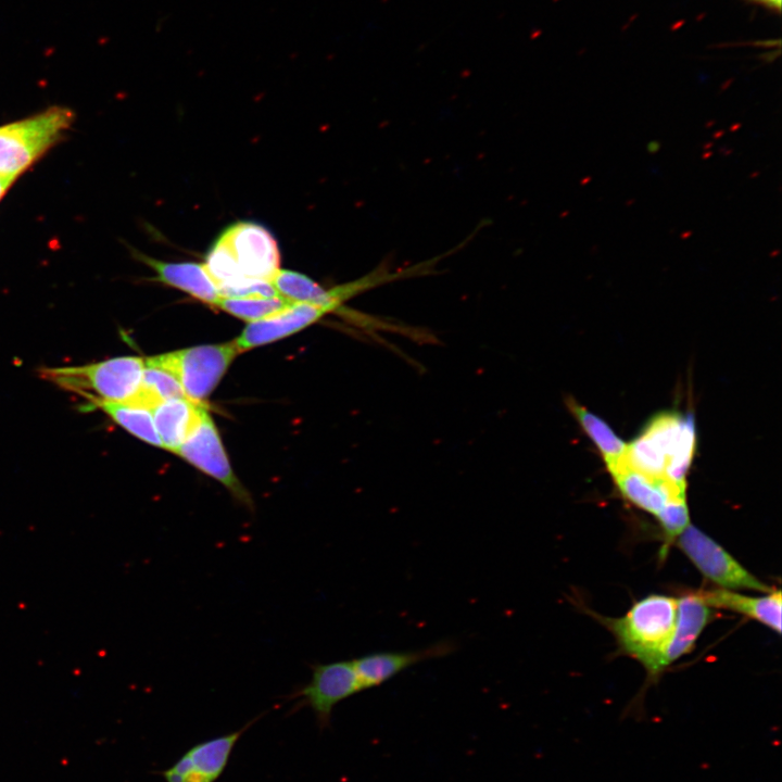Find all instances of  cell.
<instances>
[{"instance_id": "obj_1", "label": "cell", "mask_w": 782, "mask_h": 782, "mask_svg": "<svg viewBox=\"0 0 782 782\" xmlns=\"http://www.w3.org/2000/svg\"><path fill=\"white\" fill-rule=\"evenodd\" d=\"M695 451L692 415L664 413L654 417L640 436L627 445L622 462L643 474L665 478L680 485Z\"/></svg>"}, {"instance_id": "obj_2", "label": "cell", "mask_w": 782, "mask_h": 782, "mask_svg": "<svg viewBox=\"0 0 782 782\" xmlns=\"http://www.w3.org/2000/svg\"><path fill=\"white\" fill-rule=\"evenodd\" d=\"M678 600L649 595L638 601L618 619H606L621 648L639 660L651 674L663 669L664 653L672 638Z\"/></svg>"}, {"instance_id": "obj_3", "label": "cell", "mask_w": 782, "mask_h": 782, "mask_svg": "<svg viewBox=\"0 0 782 782\" xmlns=\"http://www.w3.org/2000/svg\"><path fill=\"white\" fill-rule=\"evenodd\" d=\"M144 358L118 356L87 365L43 367L39 376L88 402L87 407L102 402L124 403L140 386Z\"/></svg>"}, {"instance_id": "obj_4", "label": "cell", "mask_w": 782, "mask_h": 782, "mask_svg": "<svg viewBox=\"0 0 782 782\" xmlns=\"http://www.w3.org/2000/svg\"><path fill=\"white\" fill-rule=\"evenodd\" d=\"M68 108L48 110L0 126V176L14 180L54 146L74 122Z\"/></svg>"}, {"instance_id": "obj_5", "label": "cell", "mask_w": 782, "mask_h": 782, "mask_svg": "<svg viewBox=\"0 0 782 782\" xmlns=\"http://www.w3.org/2000/svg\"><path fill=\"white\" fill-rule=\"evenodd\" d=\"M239 353L234 340L173 351L144 361L172 374L188 399L203 402Z\"/></svg>"}, {"instance_id": "obj_6", "label": "cell", "mask_w": 782, "mask_h": 782, "mask_svg": "<svg viewBox=\"0 0 782 782\" xmlns=\"http://www.w3.org/2000/svg\"><path fill=\"white\" fill-rule=\"evenodd\" d=\"M214 244L228 255L240 275L247 279L270 282L280 269L278 243L269 230L260 224L235 223L225 228Z\"/></svg>"}, {"instance_id": "obj_7", "label": "cell", "mask_w": 782, "mask_h": 782, "mask_svg": "<svg viewBox=\"0 0 782 782\" xmlns=\"http://www.w3.org/2000/svg\"><path fill=\"white\" fill-rule=\"evenodd\" d=\"M176 454L220 482L247 509H254L251 494L235 475L207 409Z\"/></svg>"}, {"instance_id": "obj_8", "label": "cell", "mask_w": 782, "mask_h": 782, "mask_svg": "<svg viewBox=\"0 0 782 782\" xmlns=\"http://www.w3.org/2000/svg\"><path fill=\"white\" fill-rule=\"evenodd\" d=\"M678 544L697 569L712 582L723 588L769 592L768 585L696 527L689 525L678 535Z\"/></svg>"}, {"instance_id": "obj_9", "label": "cell", "mask_w": 782, "mask_h": 782, "mask_svg": "<svg viewBox=\"0 0 782 782\" xmlns=\"http://www.w3.org/2000/svg\"><path fill=\"white\" fill-rule=\"evenodd\" d=\"M312 678L291 697L300 698V705L308 706L320 726L329 723L337 704L363 691L353 660H340L311 666Z\"/></svg>"}, {"instance_id": "obj_10", "label": "cell", "mask_w": 782, "mask_h": 782, "mask_svg": "<svg viewBox=\"0 0 782 782\" xmlns=\"http://www.w3.org/2000/svg\"><path fill=\"white\" fill-rule=\"evenodd\" d=\"M456 649L454 640L443 639L418 649L374 652L352 660L363 690H367L381 685L416 664L445 657Z\"/></svg>"}, {"instance_id": "obj_11", "label": "cell", "mask_w": 782, "mask_h": 782, "mask_svg": "<svg viewBox=\"0 0 782 782\" xmlns=\"http://www.w3.org/2000/svg\"><path fill=\"white\" fill-rule=\"evenodd\" d=\"M242 732L243 729L191 747L164 772L166 782H214Z\"/></svg>"}, {"instance_id": "obj_12", "label": "cell", "mask_w": 782, "mask_h": 782, "mask_svg": "<svg viewBox=\"0 0 782 782\" xmlns=\"http://www.w3.org/2000/svg\"><path fill=\"white\" fill-rule=\"evenodd\" d=\"M330 314L326 307L308 303H291L285 310L251 321L235 340L239 352L289 337Z\"/></svg>"}, {"instance_id": "obj_13", "label": "cell", "mask_w": 782, "mask_h": 782, "mask_svg": "<svg viewBox=\"0 0 782 782\" xmlns=\"http://www.w3.org/2000/svg\"><path fill=\"white\" fill-rule=\"evenodd\" d=\"M618 490L638 507L657 516L672 500L685 499V487L653 477L627 466L622 461L608 468Z\"/></svg>"}, {"instance_id": "obj_14", "label": "cell", "mask_w": 782, "mask_h": 782, "mask_svg": "<svg viewBox=\"0 0 782 782\" xmlns=\"http://www.w3.org/2000/svg\"><path fill=\"white\" fill-rule=\"evenodd\" d=\"M139 261L151 267L156 281L179 289L197 300L217 305L220 295L210 278L204 264L194 262H163L143 253H137Z\"/></svg>"}, {"instance_id": "obj_15", "label": "cell", "mask_w": 782, "mask_h": 782, "mask_svg": "<svg viewBox=\"0 0 782 782\" xmlns=\"http://www.w3.org/2000/svg\"><path fill=\"white\" fill-rule=\"evenodd\" d=\"M206 411L203 402L188 398L172 399L152 409L162 447L176 454Z\"/></svg>"}, {"instance_id": "obj_16", "label": "cell", "mask_w": 782, "mask_h": 782, "mask_svg": "<svg viewBox=\"0 0 782 782\" xmlns=\"http://www.w3.org/2000/svg\"><path fill=\"white\" fill-rule=\"evenodd\" d=\"M710 608L729 609L751 617L777 633L781 631V592H770L765 596H748L727 590L696 592Z\"/></svg>"}, {"instance_id": "obj_17", "label": "cell", "mask_w": 782, "mask_h": 782, "mask_svg": "<svg viewBox=\"0 0 782 782\" xmlns=\"http://www.w3.org/2000/svg\"><path fill=\"white\" fill-rule=\"evenodd\" d=\"M714 613L697 595L686 594L678 600L677 621L672 638L664 653L663 669L689 653Z\"/></svg>"}, {"instance_id": "obj_18", "label": "cell", "mask_w": 782, "mask_h": 782, "mask_svg": "<svg viewBox=\"0 0 782 782\" xmlns=\"http://www.w3.org/2000/svg\"><path fill=\"white\" fill-rule=\"evenodd\" d=\"M277 294L291 303H308L326 307L330 313L348 316L353 311L344 307L333 294L331 288L325 289L312 278L298 272L279 269L270 281Z\"/></svg>"}, {"instance_id": "obj_19", "label": "cell", "mask_w": 782, "mask_h": 782, "mask_svg": "<svg viewBox=\"0 0 782 782\" xmlns=\"http://www.w3.org/2000/svg\"><path fill=\"white\" fill-rule=\"evenodd\" d=\"M566 404L584 432L601 452L607 468L622 461L627 451V444L611 430L608 424L577 403L573 399H567Z\"/></svg>"}, {"instance_id": "obj_20", "label": "cell", "mask_w": 782, "mask_h": 782, "mask_svg": "<svg viewBox=\"0 0 782 782\" xmlns=\"http://www.w3.org/2000/svg\"><path fill=\"white\" fill-rule=\"evenodd\" d=\"M187 398L177 379L161 367L144 361V369L139 388L126 404L152 411L159 404Z\"/></svg>"}, {"instance_id": "obj_21", "label": "cell", "mask_w": 782, "mask_h": 782, "mask_svg": "<svg viewBox=\"0 0 782 782\" xmlns=\"http://www.w3.org/2000/svg\"><path fill=\"white\" fill-rule=\"evenodd\" d=\"M90 408L104 412L117 425L146 443L162 447L152 411L118 402H102Z\"/></svg>"}, {"instance_id": "obj_22", "label": "cell", "mask_w": 782, "mask_h": 782, "mask_svg": "<svg viewBox=\"0 0 782 782\" xmlns=\"http://www.w3.org/2000/svg\"><path fill=\"white\" fill-rule=\"evenodd\" d=\"M290 304L291 302L277 295L272 298H220L216 306L251 323L269 317Z\"/></svg>"}, {"instance_id": "obj_23", "label": "cell", "mask_w": 782, "mask_h": 782, "mask_svg": "<svg viewBox=\"0 0 782 782\" xmlns=\"http://www.w3.org/2000/svg\"><path fill=\"white\" fill-rule=\"evenodd\" d=\"M667 539H676L689 525V509L685 499L670 501L656 516Z\"/></svg>"}, {"instance_id": "obj_24", "label": "cell", "mask_w": 782, "mask_h": 782, "mask_svg": "<svg viewBox=\"0 0 782 782\" xmlns=\"http://www.w3.org/2000/svg\"><path fill=\"white\" fill-rule=\"evenodd\" d=\"M748 3L761 5L768 10L780 13L781 0H744Z\"/></svg>"}, {"instance_id": "obj_25", "label": "cell", "mask_w": 782, "mask_h": 782, "mask_svg": "<svg viewBox=\"0 0 782 782\" xmlns=\"http://www.w3.org/2000/svg\"><path fill=\"white\" fill-rule=\"evenodd\" d=\"M13 182L12 179L0 176V199L5 193L9 186Z\"/></svg>"}, {"instance_id": "obj_26", "label": "cell", "mask_w": 782, "mask_h": 782, "mask_svg": "<svg viewBox=\"0 0 782 782\" xmlns=\"http://www.w3.org/2000/svg\"><path fill=\"white\" fill-rule=\"evenodd\" d=\"M660 150V142L658 140H652L647 143V151L651 154H655Z\"/></svg>"}, {"instance_id": "obj_27", "label": "cell", "mask_w": 782, "mask_h": 782, "mask_svg": "<svg viewBox=\"0 0 782 782\" xmlns=\"http://www.w3.org/2000/svg\"><path fill=\"white\" fill-rule=\"evenodd\" d=\"M740 127H741V124H734V125H732V126L730 127V130H731V131H735V130L739 129Z\"/></svg>"}, {"instance_id": "obj_28", "label": "cell", "mask_w": 782, "mask_h": 782, "mask_svg": "<svg viewBox=\"0 0 782 782\" xmlns=\"http://www.w3.org/2000/svg\"><path fill=\"white\" fill-rule=\"evenodd\" d=\"M722 135H723V131L716 133V134H714V138L717 139L718 137H720Z\"/></svg>"}, {"instance_id": "obj_29", "label": "cell", "mask_w": 782, "mask_h": 782, "mask_svg": "<svg viewBox=\"0 0 782 782\" xmlns=\"http://www.w3.org/2000/svg\"><path fill=\"white\" fill-rule=\"evenodd\" d=\"M710 147H712V142H711V141H710V142H707L706 144H704V149H709Z\"/></svg>"}, {"instance_id": "obj_30", "label": "cell", "mask_w": 782, "mask_h": 782, "mask_svg": "<svg viewBox=\"0 0 782 782\" xmlns=\"http://www.w3.org/2000/svg\"><path fill=\"white\" fill-rule=\"evenodd\" d=\"M710 155H712V152H708L706 154H703V159H708Z\"/></svg>"}, {"instance_id": "obj_31", "label": "cell", "mask_w": 782, "mask_h": 782, "mask_svg": "<svg viewBox=\"0 0 782 782\" xmlns=\"http://www.w3.org/2000/svg\"><path fill=\"white\" fill-rule=\"evenodd\" d=\"M690 234H691V232H684L683 236H681V237H682V238H688V237L690 236Z\"/></svg>"}, {"instance_id": "obj_32", "label": "cell", "mask_w": 782, "mask_h": 782, "mask_svg": "<svg viewBox=\"0 0 782 782\" xmlns=\"http://www.w3.org/2000/svg\"><path fill=\"white\" fill-rule=\"evenodd\" d=\"M590 179H591V177H588V178H586L585 180H583L581 184L584 185V184H586V181L590 180Z\"/></svg>"}]
</instances>
